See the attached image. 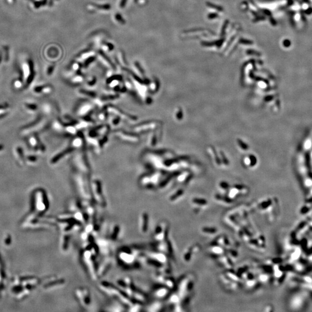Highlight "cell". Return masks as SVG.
Listing matches in <instances>:
<instances>
[{
  "label": "cell",
  "mask_w": 312,
  "mask_h": 312,
  "mask_svg": "<svg viewBox=\"0 0 312 312\" xmlns=\"http://www.w3.org/2000/svg\"><path fill=\"white\" fill-rule=\"evenodd\" d=\"M75 295L79 303L85 308H89L92 303L91 294L88 288L79 287L75 290Z\"/></svg>",
  "instance_id": "9c48e42d"
},
{
  "label": "cell",
  "mask_w": 312,
  "mask_h": 312,
  "mask_svg": "<svg viewBox=\"0 0 312 312\" xmlns=\"http://www.w3.org/2000/svg\"><path fill=\"white\" fill-rule=\"evenodd\" d=\"M163 305L161 302L159 301H156L149 305L147 307L146 310L149 311H161Z\"/></svg>",
  "instance_id": "44dd1931"
},
{
  "label": "cell",
  "mask_w": 312,
  "mask_h": 312,
  "mask_svg": "<svg viewBox=\"0 0 312 312\" xmlns=\"http://www.w3.org/2000/svg\"><path fill=\"white\" fill-rule=\"evenodd\" d=\"M192 203L193 204V205H197L196 206L199 208H204L205 207L208 206V202L204 199L194 198L192 200Z\"/></svg>",
  "instance_id": "7402d4cb"
},
{
  "label": "cell",
  "mask_w": 312,
  "mask_h": 312,
  "mask_svg": "<svg viewBox=\"0 0 312 312\" xmlns=\"http://www.w3.org/2000/svg\"><path fill=\"white\" fill-rule=\"evenodd\" d=\"M169 225L166 221L159 223L154 228L153 237L156 242L163 241L168 239Z\"/></svg>",
  "instance_id": "8fae6325"
},
{
  "label": "cell",
  "mask_w": 312,
  "mask_h": 312,
  "mask_svg": "<svg viewBox=\"0 0 312 312\" xmlns=\"http://www.w3.org/2000/svg\"><path fill=\"white\" fill-rule=\"evenodd\" d=\"M95 106L93 104L87 101H81L78 102L76 106L75 113L76 114L81 117H83L85 118L87 116H89L92 114L94 110Z\"/></svg>",
  "instance_id": "30bf717a"
},
{
  "label": "cell",
  "mask_w": 312,
  "mask_h": 312,
  "mask_svg": "<svg viewBox=\"0 0 312 312\" xmlns=\"http://www.w3.org/2000/svg\"><path fill=\"white\" fill-rule=\"evenodd\" d=\"M200 246L194 245V246H192L187 250H186L185 252H184L183 254L184 260L187 262H189V260L190 261L191 259L193 257V255L196 253H198L200 251Z\"/></svg>",
  "instance_id": "d6986e66"
},
{
  "label": "cell",
  "mask_w": 312,
  "mask_h": 312,
  "mask_svg": "<svg viewBox=\"0 0 312 312\" xmlns=\"http://www.w3.org/2000/svg\"><path fill=\"white\" fill-rule=\"evenodd\" d=\"M140 252L139 247H122L117 253V260L118 264L122 268L129 270L138 269L141 263L138 259Z\"/></svg>",
  "instance_id": "6da1fadb"
},
{
  "label": "cell",
  "mask_w": 312,
  "mask_h": 312,
  "mask_svg": "<svg viewBox=\"0 0 312 312\" xmlns=\"http://www.w3.org/2000/svg\"><path fill=\"white\" fill-rule=\"evenodd\" d=\"M109 127L106 126L93 129L87 135L88 142L95 150L102 149L104 145L107 142Z\"/></svg>",
  "instance_id": "8992f818"
},
{
  "label": "cell",
  "mask_w": 312,
  "mask_h": 312,
  "mask_svg": "<svg viewBox=\"0 0 312 312\" xmlns=\"http://www.w3.org/2000/svg\"><path fill=\"white\" fill-rule=\"evenodd\" d=\"M105 259L98 265V278L102 277L107 274L110 269L112 265V257H104Z\"/></svg>",
  "instance_id": "4fadbf2b"
},
{
  "label": "cell",
  "mask_w": 312,
  "mask_h": 312,
  "mask_svg": "<svg viewBox=\"0 0 312 312\" xmlns=\"http://www.w3.org/2000/svg\"><path fill=\"white\" fill-rule=\"evenodd\" d=\"M91 194L92 200L101 208H105L107 206V202L104 194L102 185L101 182L95 179L90 183Z\"/></svg>",
  "instance_id": "52a82bcc"
},
{
  "label": "cell",
  "mask_w": 312,
  "mask_h": 312,
  "mask_svg": "<svg viewBox=\"0 0 312 312\" xmlns=\"http://www.w3.org/2000/svg\"><path fill=\"white\" fill-rule=\"evenodd\" d=\"M98 288L104 293L114 299L117 302L128 309L135 302L130 298L116 284L114 285L108 282L102 281L98 284Z\"/></svg>",
  "instance_id": "7a4b0ae2"
},
{
  "label": "cell",
  "mask_w": 312,
  "mask_h": 312,
  "mask_svg": "<svg viewBox=\"0 0 312 312\" xmlns=\"http://www.w3.org/2000/svg\"><path fill=\"white\" fill-rule=\"evenodd\" d=\"M284 45L286 47H288L291 45V42L289 40H286L284 41Z\"/></svg>",
  "instance_id": "cb8c5ba5"
},
{
  "label": "cell",
  "mask_w": 312,
  "mask_h": 312,
  "mask_svg": "<svg viewBox=\"0 0 312 312\" xmlns=\"http://www.w3.org/2000/svg\"><path fill=\"white\" fill-rule=\"evenodd\" d=\"M121 233V228L118 224H114L109 229V239L112 242H114L117 240Z\"/></svg>",
  "instance_id": "ac0fdd59"
},
{
  "label": "cell",
  "mask_w": 312,
  "mask_h": 312,
  "mask_svg": "<svg viewBox=\"0 0 312 312\" xmlns=\"http://www.w3.org/2000/svg\"><path fill=\"white\" fill-rule=\"evenodd\" d=\"M171 289L164 285L160 284L159 286H156L153 288L152 294L157 299L166 298L169 295Z\"/></svg>",
  "instance_id": "2e32d148"
},
{
  "label": "cell",
  "mask_w": 312,
  "mask_h": 312,
  "mask_svg": "<svg viewBox=\"0 0 312 312\" xmlns=\"http://www.w3.org/2000/svg\"><path fill=\"white\" fill-rule=\"evenodd\" d=\"M106 110L108 113L118 117L122 120L132 121H135L137 120V117L135 116H133V115H130L128 114H124V113L122 111L119 110L118 108L113 106H108Z\"/></svg>",
  "instance_id": "5bb4252c"
},
{
  "label": "cell",
  "mask_w": 312,
  "mask_h": 312,
  "mask_svg": "<svg viewBox=\"0 0 312 312\" xmlns=\"http://www.w3.org/2000/svg\"><path fill=\"white\" fill-rule=\"evenodd\" d=\"M202 232L207 235H213L218 232V229L216 228L212 227H205L202 228Z\"/></svg>",
  "instance_id": "603a6c76"
},
{
  "label": "cell",
  "mask_w": 312,
  "mask_h": 312,
  "mask_svg": "<svg viewBox=\"0 0 312 312\" xmlns=\"http://www.w3.org/2000/svg\"><path fill=\"white\" fill-rule=\"evenodd\" d=\"M71 233H66V234L64 233L63 236H62V248L64 251H67L68 250L70 242H71Z\"/></svg>",
  "instance_id": "ffe728a7"
},
{
  "label": "cell",
  "mask_w": 312,
  "mask_h": 312,
  "mask_svg": "<svg viewBox=\"0 0 312 312\" xmlns=\"http://www.w3.org/2000/svg\"><path fill=\"white\" fill-rule=\"evenodd\" d=\"M89 177L90 176L74 170L73 179L75 188L80 197L82 198V200L93 201Z\"/></svg>",
  "instance_id": "277c9868"
},
{
  "label": "cell",
  "mask_w": 312,
  "mask_h": 312,
  "mask_svg": "<svg viewBox=\"0 0 312 312\" xmlns=\"http://www.w3.org/2000/svg\"><path fill=\"white\" fill-rule=\"evenodd\" d=\"M83 150H80L79 152H78L74 156L72 160L73 166L75 171L90 176V168L86 154Z\"/></svg>",
  "instance_id": "ba28073f"
},
{
  "label": "cell",
  "mask_w": 312,
  "mask_h": 312,
  "mask_svg": "<svg viewBox=\"0 0 312 312\" xmlns=\"http://www.w3.org/2000/svg\"><path fill=\"white\" fill-rule=\"evenodd\" d=\"M114 134L116 137L124 142L135 143L139 141V138L138 136L130 133H127L126 131L120 130L115 131Z\"/></svg>",
  "instance_id": "9a60e30c"
},
{
  "label": "cell",
  "mask_w": 312,
  "mask_h": 312,
  "mask_svg": "<svg viewBox=\"0 0 312 312\" xmlns=\"http://www.w3.org/2000/svg\"><path fill=\"white\" fill-rule=\"evenodd\" d=\"M99 249V253L104 257L110 256L112 253L111 241L108 238H98L95 242Z\"/></svg>",
  "instance_id": "7c38bea8"
},
{
  "label": "cell",
  "mask_w": 312,
  "mask_h": 312,
  "mask_svg": "<svg viewBox=\"0 0 312 312\" xmlns=\"http://www.w3.org/2000/svg\"><path fill=\"white\" fill-rule=\"evenodd\" d=\"M116 283V285L118 287L134 301L141 304L147 301L148 298L146 295L136 287L130 277L127 276L122 279H117Z\"/></svg>",
  "instance_id": "3957f363"
},
{
  "label": "cell",
  "mask_w": 312,
  "mask_h": 312,
  "mask_svg": "<svg viewBox=\"0 0 312 312\" xmlns=\"http://www.w3.org/2000/svg\"><path fill=\"white\" fill-rule=\"evenodd\" d=\"M304 1H306V2H309V1H308V0H304Z\"/></svg>",
  "instance_id": "d4e9b609"
},
{
  "label": "cell",
  "mask_w": 312,
  "mask_h": 312,
  "mask_svg": "<svg viewBox=\"0 0 312 312\" xmlns=\"http://www.w3.org/2000/svg\"><path fill=\"white\" fill-rule=\"evenodd\" d=\"M97 255L93 253L90 249L83 248L81 256V260L90 277L96 281L98 278V265L96 263Z\"/></svg>",
  "instance_id": "5b68a950"
},
{
  "label": "cell",
  "mask_w": 312,
  "mask_h": 312,
  "mask_svg": "<svg viewBox=\"0 0 312 312\" xmlns=\"http://www.w3.org/2000/svg\"><path fill=\"white\" fill-rule=\"evenodd\" d=\"M139 229L140 232L145 234L147 233L149 228V215L146 212H143L140 216L139 220Z\"/></svg>",
  "instance_id": "e0dca14e"
}]
</instances>
